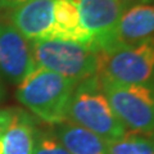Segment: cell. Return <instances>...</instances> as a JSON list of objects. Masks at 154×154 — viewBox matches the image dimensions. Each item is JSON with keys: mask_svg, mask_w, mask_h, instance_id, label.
<instances>
[{"mask_svg": "<svg viewBox=\"0 0 154 154\" xmlns=\"http://www.w3.org/2000/svg\"><path fill=\"white\" fill-rule=\"evenodd\" d=\"M153 144H154V136H153Z\"/></svg>", "mask_w": 154, "mask_h": 154, "instance_id": "cell-19", "label": "cell"}, {"mask_svg": "<svg viewBox=\"0 0 154 154\" xmlns=\"http://www.w3.org/2000/svg\"><path fill=\"white\" fill-rule=\"evenodd\" d=\"M27 2H30V0H0V8L12 11V9L22 5V4H25Z\"/></svg>", "mask_w": 154, "mask_h": 154, "instance_id": "cell-16", "label": "cell"}, {"mask_svg": "<svg viewBox=\"0 0 154 154\" xmlns=\"http://www.w3.org/2000/svg\"><path fill=\"white\" fill-rule=\"evenodd\" d=\"M154 37V2H126L113 35L102 50L139 44ZM100 51V50H99Z\"/></svg>", "mask_w": 154, "mask_h": 154, "instance_id": "cell-7", "label": "cell"}, {"mask_svg": "<svg viewBox=\"0 0 154 154\" xmlns=\"http://www.w3.org/2000/svg\"><path fill=\"white\" fill-rule=\"evenodd\" d=\"M4 98H5V88H4L2 79H0V103L4 100Z\"/></svg>", "mask_w": 154, "mask_h": 154, "instance_id": "cell-17", "label": "cell"}, {"mask_svg": "<svg viewBox=\"0 0 154 154\" xmlns=\"http://www.w3.org/2000/svg\"><path fill=\"white\" fill-rule=\"evenodd\" d=\"M36 131L31 116L16 108L13 118L0 134V154H32Z\"/></svg>", "mask_w": 154, "mask_h": 154, "instance_id": "cell-10", "label": "cell"}, {"mask_svg": "<svg viewBox=\"0 0 154 154\" xmlns=\"http://www.w3.org/2000/svg\"><path fill=\"white\" fill-rule=\"evenodd\" d=\"M55 0H30L9 12V23L28 41L50 38Z\"/></svg>", "mask_w": 154, "mask_h": 154, "instance_id": "cell-9", "label": "cell"}, {"mask_svg": "<svg viewBox=\"0 0 154 154\" xmlns=\"http://www.w3.org/2000/svg\"><path fill=\"white\" fill-rule=\"evenodd\" d=\"M99 79L116 116L127 131L154 135V84L127 85Z\"/></svg>", "mask_w": 154, "mask_h": 154, "instance_id": "cell-5", "label": "cell"}, {"mask_svg": "<svg viewBox=\"0 0 154 154\" xmlns=\"http://www.w3.org/2000/svg\"><path fill=\"white\" fill-rule=\"evenodd\" d=\"M68 121L90 130L107 141L127 132L104 94L98 75L76 85L68 108Z\"/></svg>", "mask_w": 154, "mask_h": 154, "instance_id": "cell-2", "label": "cell"}, {"mask_svg": "<svg viewBox=\"0 0 154 154\" xmlns=\"http://www.w3.org/2000/svg\"><path fill=\"white\" fill-rule=\"evenodd\" d=\"M126 2H154V0H126Z\"/></svg>", "mask_w": 154, "mask_h": 154, "instance_id": "cell-18", "label": "cell"}, {"mask_svg": "<svg viewBox=\"0 0 154 154\" xmlns=\"http://www.w3.org/2000/svg\"><path fill=\"white\" fill-rule=\"evenodd\" d=\"M36 67L75 81L76 84L98 75L99 51L93 46L59 38L30 41Z\"/></svg>", "mask_w": 154, "mask_h": 154, "instance_id": "cell-3", "label": "cell"}, {"mask_svg": "<svg viewBox=\"0 0 154 154\" xmlns=\"http://www.w3.org/2000/svg\"><path fill=\"white\" fill-rule=\"evenodd\" d=\"M53 132L69 154H107V140L68 119L54 125Z\"/></svg>", "mask_w": 154, "mask_h": 154, "instance_id": "cell-12", "label": "cell"}, {"mask_svg": "<svg viewBox=\"0 0 154 154\" xmlns=\"http://www.w3.org/2000/svg\"><path fill=\"white\" fill-rule=\"evenodd\" d=\"M81 22L93 37L94 48L102 50L113 35L125 5V0H73Z\"/></svg>", "mask_w": 154, "mask_h": 154, "instance_id": "cell-8", "label": "cell"}, {"mask_svg": "<svg viewBox=\"0 0 154 154\" xmlns=\"http://www.w3.org/2000/svg\"><path fill=\"white\" fill-rule=\"evenodd\" d=\"M107 154H154L153 137L127 131L122 136L107 141Z\"/></svg>", "mask_w": 154, "mask_h": 154, "instance_id": "cell-13", "label": "cell"}, {"mask_svg": "<svg viewBox=\"0 0 154 154\" xmlns=\"http://www.w3.org/2000/svg\"><path fill=\"white\" fill-rule=\"evenodd\" d=\"M35 68L30 41L9 22H0V79L18 86Z\"/></svg>", "mask_w": 154, "mask_h": 154, "instance_id": "cell-6", "label": "cell"}, {"mask_svg": "<svg viewBox=\"0 0 154 154\" xmlns=\"http://www.w3.org/2000/svg\"><path fill=\"white\" fill-rule=\"evenodd\" d=\"M50 38L73 41L94 48L93 37L81 22L79 8L73 0L54 2V22Z\"/></svg>", "mask_w": 154, "mask_h": 154, "instance_id": "cell-11", "label": "cell"}, {"mask_svg": "<svg viewBox=\"0 0 154 154\" xmlns=\"http://www.w3.org/2000/svg\"><path fill=\"white\" fill-rule=\"evenodd\" d=\"M98 76L127 85L154 84V37L99 51Z\"/></svg>", "mask_w": 154, "mask_h": 154, "instance_id": "cell-4", "label": "cell"}, {"mask_svg": "<svg viewBox=\"0 0 154 154\" xmlns=\"http://www.w3.org/2000/svg\"><path fill=\"white\" fill-rule=\"evenodd\" d=\"M32 154H69L53 131H36Z\"/></svg>", "mask_w": 154, "mask_h": 154, "instance_id": "cell-14", "label": "cell"}, {"mask_svg": "<svg viewBox=\"0 0 154 154\" xmlns=\"http://www.w3.org/2000/svg\"><path fill=\"white\" fill-rule=\"evenodd\" d=\"M14 112H16V108H0V134L11 122Z\"/></svg>", "mask_w": 154, "mask_h": 154, "instance_id": "cell-15", "label": "cell"}, {"mask_svg": "<svg viewBox=\"0 0 154 154\" xmlns=\"http://www.w3.org/2000/svg\"><path fill=\"white\" fill-rule=\"evenodd\" d=\"M76 85L75 81L36 67L18 85L16 96L41 121L58 125L68 119V108Z\"/></svg>", "mask_w": 154, "mask_h": 154, "instance_id": "cell-1", "label": "cell"}]
</instances>
